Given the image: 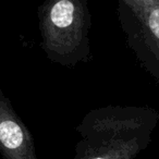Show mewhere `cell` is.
<instances>
[{"label":"cell","instance_id":"obj_1","mask_svg":"<svg viewBox=\"0 0 159 159\" xmlns=\"http://www.w3.org/2000/svg\"><path fill=\"white\" fill-rule=\"evenodd\" d=\"M158 123L159 112L150 107L93 109L75 129L72 159H135L148 147Z\"/></svg>","mask_w":159,"mask_h":159},{"label":"cell","instance_id":"obj_2","mask_svg":"<svg viewBox=\"0 0 159 159\" xmlns=\"http://www.w3.org/2000/svg\"><path fill=\"white\" fill-rule=\"evenodd\" d=\"M38 22L51 62L70 68L89 61L92 16L86 0H49L38 8Z\"/></svg>","mask_w":159,"mask_h":159},{"label":"cell","instance_id":"obj_3","mask_svg":"<svg viewBox=\"0 0 159 159\" xmlns=\"http://www.w3.org/2000/svg\"><path fill=\"white\" fill-rule=\"evenodd\" d=\"M134 23L120 20L129 46L159 84V0H139L132 7Z\"/></svg>","mask_w":159,"mask_h":159},{"label":"cell","instance_id":"obj_4","mask_svg":"<svg viewBox=\"0 0 159 159\" xmlns=\"http://www.w3.org/2000/svg\"><path fill=\"white\" fill-rule=\"evenodd\" d=\"M0 154L2 159H38L33 135L2 91H0Z\"/></svg>","mask_w":159,"mask_h":159}]
</instances>
